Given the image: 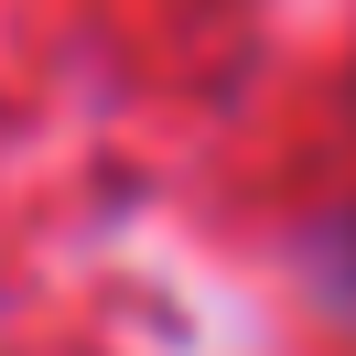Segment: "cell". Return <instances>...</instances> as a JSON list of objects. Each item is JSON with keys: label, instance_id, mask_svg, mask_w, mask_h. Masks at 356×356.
I'll list each match as a JSON object with an SVG mask.
<instances>
[{"label": "cell", "instance_id": "cell-1", "mask_svg": "<svg viewBox=\"0 0 356 356\" xmlns=\"http://www.w3.org/2000/svg\"><path fill=\"white\" fill-rule=\"evenodd\" d=\"M302 281H313V291H324V302L356 324V205H334V216L302 238Z\"/></svg>", "mask_w": 356, "mask_h": 356}]
</instances>
